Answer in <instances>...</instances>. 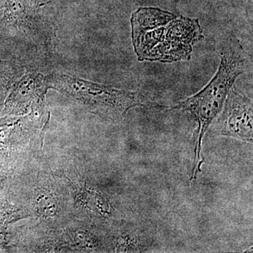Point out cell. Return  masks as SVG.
Returning a JSON list of instances; mask_svg holds the SVG:
<instances>
[{
	"instance_id": "6da1fadb",
	"label": "cell",
	"mask_w": 253,
	"mask_h": 253,
	"mask_svg": "<svg viewBox=\"0 0 253 253\" xmlns=\"http://www.w3.org/2000/svg\"><path fill=\"white\" fill-rule=\"evenodd\" d=\"M131 40L139 61L174 63L191 59L193 48L204 39L198 18L154 7L131 14Z\"/></svg>"
},
{
	"instance_id": "7a4b0ae2",
	"label": "cell",
	"mask_w": 253,
	"mask_h": 253,
	"mask_svg": "<svg viewBox=\"0 0 253 253\" xmlns=\"http://www.w3.org/2000/svg\"><path fill=\"white\" fill-rule=\"evenodd\" d=\"M249 58L239 40L234 36L229 37L221 46L220 64L215 76L199 93L171 107V109L189 111L198 123L191 179L201 172L204 163L201 151L205 134L222 111L234 82L244 72Z\"/></svg>"
},
{
	"instance_id": "3957f363",
	"label": "cell",
	"mask_w": 253,
	"mask_h": 253,
	"mask_svg": "<svg viewBox=\"0 0 253 253\" xmlns=\"http://www.w3.org/2000/svg\"><path fill=\"white\" fill-rule=\"evenodd\" d=\"M224 111L215 123L217 134L253 141L252 101L235 88H231Z\"/></svg>"
},
{
	"instance_id": "277c9868",
	"label": "cell",
	"mask_w": 253,
	"mask_h": 253,
	"mask_svg": "<svg viewBox=\"0 0 253 253\" xmlns=\"http://www.w3.org/2000/svg\"><path fill=\"white\" fill-rule=\"evenodd\" d=\"M38 4V0H7L5 16L11 19L25 17L36 9Z\"/></svg>"
}]
</instances>
